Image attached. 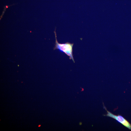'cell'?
Masks as SVG:
<instances>
[{"instance_id": "cell-2", "label": "cell", "mask_w": 131, "mask_h": 131, "mask_svg": "<svg viewBox=\"0 0 131 131\" xmlns=\"http://www.w3.org/2000/svg\"><path fill=\"white\" fill-rule=\"evenodd\" d=\"M104 107L107 113V114L106 115H104V116L115 119L125 126L131 130V124L122 116L119 115H115L108 111L105 107Z\"/></svg>"}, {"instance_id": "cell-1", "label": "cell", "mask_w": 131, "mask_h": 131, "mask_svg": "<svg viewBox=\"0 0 131 131\" xmlns=\"http://www.w3.org/2000/svg\"><path fill=\"white\" fill-rule=\"evenodd\" d=\"M56 30V28L54 31L56 41L55 46L53 48L54 50L58 49L60 51L64 53L69 57L70 59L72 60L75 63L73 53V47L74 44L69 42H66L64 43H59L57 39Z\"/></svg>"}, {"instance_id": "cell-3", "label": "cell", "mask_w": 131, "mask_h": 131, "mask_svg": "<svg viewBox=\"0 0 131 131\" xmlns=\"http://www.w3.org/2000/svg\"><path fill=\"white\" fill-rule=\"evenodd\" d=\"M82 124V123L81 122H80L79 123V124L80 125H81Z\"/></svg>"}]
</instances>
